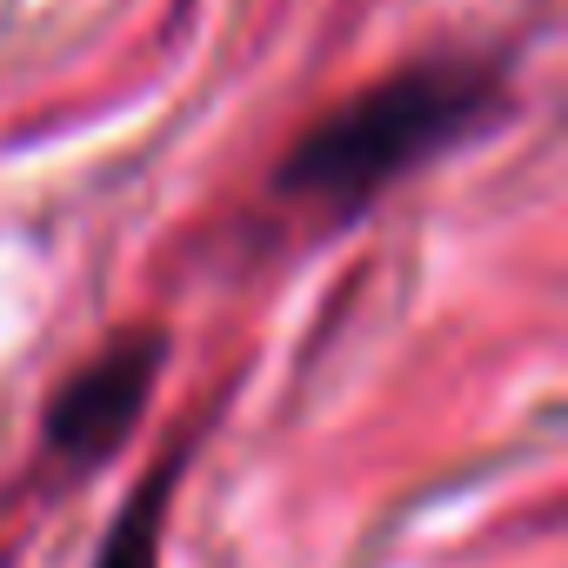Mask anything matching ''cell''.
Instances as JSON below:
<instances>
[{
  "mask_svg": "<svg viewBox=\"0 0 568 568\" xmlns=\"http://www.w3.org/2000/svg\"><path fill=\"white\" fill-rule=\"evenodd\" d=\"M501 114V74L481 61H415L328 108L274 168V187L322 221L362 214L422 161L448 154Z\"/></svg>",
  "mask_w": 568,
  "mask_h": 568,
  "instance_id": "cell-1",
  "label": "cell"
},
{
  "mask_svg": "<svg viewBox=\"0 0 568 568\" xmlns=\"http://www.w3.org/2000/svg\"><path fill=\"white\" fill-rule=\"evenodd\" d=\"M161 355L168 342L148 328V335H121L114 348H101L48 408V455L61 468H101L141 422L148 408V388L161 375Z\"/></svg>",
  "mask_w": 568,
  "mask_h": 568,
  "instance_id": "cell-2",
  "label": "cell"
},
{
  "mask_svg": "<svg viewBox=\"0 0 568 568\" xmlns=\"http://www.w3.org/2000/svg\"><path fill=\"white\" fill-rule=\"evenodd\" d=\"M168 481H174V468H161L128 508H121V521L108 528V548H101V561L94 568H161V515H168Z\"/></svg>",
  "mask_w": 568,
  "mask_h": 568,
  "instance_id": "cell-3",
  "label": "cell"
}]
</instances>
